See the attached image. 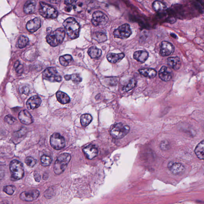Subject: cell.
Wrapping results in <instances>:
<instances>
[{
	"mask_svg": "<svg viewBox=\"0 0 204 204\" xmlns=\"http://www.w3.org/2000/svg\"><path fill=\"white\" fill-rule=\"evenodd\" d=\"M65 29L58 28L48 34L46 37L47 42L52 47H56L62 43L65 38Z\"/></svg>",
	"mask_w": 204,
	"mask_h": 204,
	"instance_id": "7a4b0ae2",
	"label": "cell"
},
{
	"mask_svg": "<svg viewBox=\"0 0 204 204\" xmlns=\"http://www.w3.org/2000/svg\"><path fill=\"white\" fill-rule=\"evenodd\" d=\"M83 151L87 158L89 159H92L95 158L98 153L97 147L94 145L92 144L86 146Z\"/></svg>",
	"mask_w": 204,
	"mask_h": 204,
	"instance_id": "9a60e30c",
	"label": "cell"
},
{
	"mask_svg": "<svg viewBox=\"0 0 204 204\" xmlns=\"http://www.w3.org/2000/svg\"><path fill=\"white\" fill-rule=\"evenodd\" d=\"M170 147V144L169 142L167 141H163L160 143V147L162 150L166 151L169 149L170 147Z\"/></svg>",
	"mask_w": 204,
	"mask_h": 204,
	"instance_id": "f35d334b",
	"label": "cell"
},
{
	"mask_svg": "<svg viewBox=\"0 0 204 204\" xmlns=\"http://www.w3.org/2000/svg\"><path fill=\"white\" fill-rule=\"evenodd\" d=\"M71 159V155L68 153H63L59 155L53 166V171L55 174L60 175L64 172Z\"/></svg>",
	"mask_w": 204,
	"mask_h": 204,
	"instance_id": "3957f363",
	"label": "cell"
},
{
	"mask_svg": "<svg viewBox=\"0 0 204 204\" xmlns=\"http://www.w3.org/2000/svg\"><path fill=\"white\" fill-rule=\"evenodd\" d=\"M175 47L172 44L167 41H162L160 46V54L163 57L170 56L174 53Z\"/></svg>",
	"mask_w": 204,
	"mask_h": 204,
	"instance_id": "8fae6325",
	"label": "cell"
},
{
	"mask_svg": "<svg viewBox=\"0 0 204 204\" xmlns=\"http://www.w3.org/2000/svg\"><path fill=\"white\" fill-rule=\"evenodd\" d=\"M29 42V40L28 37L24 36H21L19 37L18 45L20 48H25L28 45Z\"/></svg>",
	"mask_w": 204,
	"mask_h": 204,
	"instance_id": "1f68e13d",
	"label": "cell"
},
{
	"mask_svg": "<svg viewBox=\"0 0 204 204\" xmlns=\"http://www.w3.org/2000/svg\"><path fill=\"white\" fill-rule=\"evenodd\" d=\"M41 26V21L40 18H35L30 20L26 25V29L30 33H34L39 29Z\"/></svg>",
	"mask_w": 204,
	"mask_h": 204,
	"instance_id": "5bb4252c",
	"label": "cell"
},
{
	"mask_svg": "<svg viewBox=\"0 0 204 204\" xmlns=\"http://www.w3.org/2000/svg\"><path fill=\"white\" fill-rule=\"evenodd\" d=\"M194 152L197 158L203 160L204 158V140L200 142L195 147Z\"/></svg>",
	"mask_w": 204,
	"mask_h": 204,
	"instance_id": "4316f807",
	"label": "cell"
},
{
	"mask_svg": "<svg viewBox=\"0 0 204 204\" xmlns=\"http://www.w3.org/2000/svg\"><path fill=\"white\" fill-rule=\"evenodd\" d=\"M39 11L41 15L46 18H56L58 15V12L56 9L51 5L44 2H40Z\"/></svg>",
	"mask_w": 204,
	"mask_h": 204,
	"instance_id": "8992f818",
	"label": "cell"
},
{
	"mask_svg": "<svg viewBox=\"0 0 204 204\" xmlns=\"http://www.w3.org/2000/svg\"><path fill=\"white\" fill-rule=\"evenodd\" d=\"M43 77L44 80L52 82H60L62 80L61 76L53 67L46 68L43 72Z\"/></svg>",
	"mask_w": 204,
	"mask_h": 204,
	"instance_id": "52a82bcc",
	"label": "cell"
},
{
	"mask_svg": "<svg viewBox=\"0 0 204 204\" xmlns=\"http://www.w3.org/2000/svg\"><path fill=\"white\" fill-rule=\"evenodd\" d=\"M124 57V53H110L107 55V57L109 62L112 64H116L123 60Z\"/></svg>",
	"mask_w": 204,
	"mask_h": 204,
	"instance_id": "44dd1931",
	"label": "cell"
},
{
	"mask_svg": "<svg viewBox=\"0 0 204 204\" xmlns=\"http://www.w3.org/2000/svg\"><path fill=\"white\" fill-rule=\"evenodd\" d=\"M52 159L51 157L46 155H43L41 157V165L44 166H49L52 163Z\"/></svg>",
	"mask_w": 204,
	"mask_h": 204,
	"instance_id": "836d02e7",
	"label": "cell"
},
{
	"mask_svg": "<svg viewBox=\"0 0 204 204\" xmlns=\"http://www.w3.org/2000/svg\"><path fill=\"white\" fill-rule=\"evenodd\" d=\"M167 64L172 69L177 70L180 69L182 62L178 57H170L167 59Z\"/></svg>",
	"mask_w": 204,
	"mask_h": 204,
	"instance_id": "d6986e66",
	"label": "cell"
},
{
	"mask_svg": "<svg viewBox=\"0 0 204 204\" xmlns=\"http://www.w3.org/2000/svg\"><path fill=\"white\" fill-rule=\"evenodd\" d=\"M16 187L13 185H9L4 186L3 191L9 195H12L14 193Z\"/></svg>",
	"mask_w": 204,
	"mask_h": 204,
	"instance_id": "e575fe53",
	"label": "cell"
},
{
	"mask_svg": "<svg viewBox=\"0 0 204 204\" xmlns=\"http://www.w3.org/2000/svg\"><path fill=\"white\" fill-rule=\"evenodd\" d=\"M102 53L101 49L95 46L91 47L88 51V55L92 59L99 58L101 56Z\"/></svg>",
	"mask_w": 204,
	"mask_h": 204,
	"instance_id": "484cf974",
	"label": "cell"
},
{
	"mask_svg": "<svg viewBox=\"0 0 204 204\" xmlns=\"http://www.w3.org/2000/svg\"><path fill=\"white\" fill-rule=\"evenodd\" d=\"M137 84L136 80L135 79H132L130 80L129 82L127 85L124 87L123 88V90L126 92L131 90L135 88Z\"/></svg>",
	"mask_w": 204,
	"mask_h": 204,
	"instance_id": "d6a6232c",
	"label": "cell"
},
{
	"mask_svg": "<svg viewBox=\"0 0 204 204\" xmlns=\"http://www.w3.org/2000/svg\"><path fill=\"white\" fill-rule=\"evenodd\" d=\"M50 143L51 146L56 150H60L65 147V139L60 134L54 133L51 135Z\"/></svg>",
	"mask_w": 204,
	"mask_h": 204,
	"instance_id": "9c48e42d",
	"label": "cell"
},
{
	"mask_svg": "<svg viewBox=\"0 0 204 204\" xmlns=\"http://www.w3.org/2000/svg\"><path fill=\"white\" fill-rule=\"evenodd\" d=\"M159 76L161 80L164 81H168L172 77V72L170 68L163 66L159 71Z\"/></svg>",
	"mask_w": 204,
	"mask_h": 204,
	"instance_id": "2e32d148",
	"label": "cell"
},
{
	"mask_svg": "<svg viewBox=\"0 0 204 204\" xmlns=\"http://www.w3.org/2000/svg\"><path fill=\"white\" fill-rule=\"evenodd\" d=\"M139 73L145 77L152 79L157 75V72L155 70L152 68H143L139 70Z\"/></svg>",
	"mask_w": 204,
	"mask_h": 204,
	"instance_id": "7402d4cb",
	"label": "cell"
},
{
	"mask_svg": "<svg viewBox=\"0 0 204 204\" xmlns=\"http://www.w3.org/2000/svg\"><path fill=\"white\" fill-rule=\"evenodd\" d=\"M108 21V17L103 12L96 11L92 14L91 22L92 25L95 26L105 25Z\"/></svg>",
	"mask_w": 204,
	"mask_h": 204,
	"instance_id": "30bf717a",
	"label": "cell"
},
{
	"mask_svg": "<svg viewBox=\"0 0 204 204\" xmlns=\"http://www.w3.org/2000/svg\"><path fill=\"white\" fill-rule=\"evenodd\" d=\"M168 168L170 171L175 175L182 174L185 170L184 166L181 163L172 162L168 163Z\"/></svg>",
	"mask_w": 204,
	"mask_h": 204,
	"instance_id": "4fadbf2b",
	"label": "cell"
},
{
	"mask_svg": "<svg viewBox=\"0 0 204 204\" xmlns=\"http://www.w3.org/2000/svg\"><path fill=\"white\" fill-rule=\"evenodd\" d=\"M65 32L68 37L72 39L77 38L79 37L80 31V26L76 20L73 17H69L63 23Z\"/></svg>",
	"mask_w": 204,
	"mask_h": 204,
	"instance_id": "6da1fadb",
	"label": "cell"
},
{
	"mask_svg": "<svg viewBox=\"0 0 204 204\" xmlns=\"http://www.w3.org/2000/svg\"><path fill=\"white\" fill-rule=\"evenodd\" d=\"M130 128L127 125L122 123H118L112 127L110 134L115 139H121L129 132Z\"/></svg>",
	"mask_w": 204,
	"mask_h": 204,
	"instance_id": "277c9868",
	"label": "cell"
},
{
	"mask_svg": "<svg viewBox=\"0 0 204 204\" xmlns=\"http://www.w3.org/2000/svg\"><path fill=\"white\" fill-rule=\"evenodd\" d=\"M34 178L36 182H39L40 180V176L38 174H35Z\"/></svg>",
	"mask_w": 204,
	"mask_h": 204,
	"instance_id": "7bdbcfd3",
	"label": "cell"
},
{
	"mask_svg": "<svg viewBox=\"0 0 204 204\" xmlns=\"http://www.w3.org/2000/svg\"><path fill=\"white\" fill-rule=\"evenodd\" d=\"M73 61V57L71 55L69 54L64 55L59 57V61L60 64L64 67L67 66Z\"/></svg>",
	"mask_w": 204,
	"mask_h": 204,
	"instance_id": "83f0119b",
	"label": "cell"
},
{
	"mask_svg": "<svg viewBox=\"0 0 204 204\" xmlns=\"http://www.w3.org/2000/svg\"><path fill=\"white\" fill-rule=\"evenodd\" d=\"M9 167L12 178L16 180L21 179L24 177L25 171L23 166L21 162L16 159L12 161Z\"/></svg>",
	"mask_w": 204,
	"mask_h": 204,
	"instance_id": "5b68a950",
	"label": "cell"
},
{
	"mask_svg": "<svg viewBox=\"0 0 204 204\" xmlns=\"http://www.w3.org/2000/svg\"><path fill=\"white\" fill-rule=\"evenodd\" d=\"M41 103L39 96L35 95L30 97L26 102V106L29 110L36 109L40 107Z\"/></svg>",
	"mask_w": 204,
	"mask_h": 204,
	"instance_id": "ac0fdd59",
	"label": "cell"
},
{
	"mask_svg": "<svg viewBox=\"0 0 204 204\" xmlns=\"http://www.w3.org/2000/svg\"><path fill=\"white\" fill-rule=\"evenodd\" d=\"M36 2L35 1H28L24 5V11L27 14H31L35 10Z\"/></svg>",
	"mask_w": 204,
	"mask_h": 204,
	"instance_id": "603a6c76",
	"label": "cell"
},
{
	"mask_svg": "<svg viewBox=\"0 0 204 204\" xmlns=\"http://www.w3.org/2000/svg\"><path fill=\"white\" fill-rule=\"evenodd\" d=\"M132 33L129 25L125 24L119 27L114 31V36L116 38L124 39L130 37Z\"/></svg>",
	"mask_w": 204,
	"mask_h": 204,
	"instance_id": "ba28073f",
	"label": "cell"
},
{
	"mask_svg": "<svg viewBox=\"0 0 204 204\" xmlns=\"http://www.w3.org/2000/svg\"><path fill=\"white\" fill-rule=\"evenodd\" d=\"M37 161L31 157H28L25 159L26 164L30 167H33L37 163Z\"/></svg>",
	"mask_w": 204,
	"mask_h": 204,
	"instance_id": "d590c367",
	"label": "cell"
},
{
	"mask_svg": "<svg viewBox=\"0 0 204 204\" xmlns=\"http://www.w3.org/2000/svg\"><path fill=\"white\" fill-rule=\"evenodd\" d=\"M14 68L17 73H21L23 72V65L21 64L19 61H17L15 63Z\"/></svg>",
	"mask_w": 204,
	"mask_h": 204,
	"instance_id": "8d00e7d4",
	"label": "cell"
},
{
	"mask_svg": "<svg viewBox=\"0 0 204 204\" xmlns=\"http://www.w3.org/2000/svg\"><path fill=\"white\" fill-rule=\"evenodd\" d=\"M64 78L66 80H72L76 84H79L81 82L82 78L78 74H73L72 75H67L64 76Z\"/></svg>",
	"mask_w": 204,
	"mask_h": 204,
	"instance_id": "4dcf8cb0",
	"label": "cell"
},
{
	"mask_svg": "<svg viewBox=\"0 0 204 204\" xmlns=\"http://www.w3.org/2000/svg\"><path fill=\"white\" fill-rule=\"evenodd\" d=\"M72 10V8L70 6H67L65 8V11L67 12H70Z\"/></svg>",
	"mask_w": 204,
	"mask_h": 204,
	"instance_id": "ee69618b",
	"label": "cell"
},
{
	"mask_svg": "<svg viewBox=\"0 0 204 204\" xmlns=\"http://www.w3.org/2000/svg\"><path fill=\"white\" fill-rule=\"evenodd\" d=\"M22 93L25 94V95L29 93V88L26 87H24L22 88Z\"/></svg>",
	"mask_w": 204,
	"mask_h": 204,
	"instance_id": "60d3db41",
	"label": "cell"
},
{
	"mask_svg": "<svg viewBox=\"0 0 204 204\" xmlns=\"http://www.w3.org/2000/svg\"><path fill=\"white\" fill-rule=\"evenodd\" d=\"M152 8L154 11L158 13L164 12L167 9L166 4L162 1H155L153 2Z\"/></svg>",
	"mask_w": 204,
	"mask_h": 204,
	"instance_id": "cb8c5ba5",
	"label": "cell"
},
{
	"mask_svg": "<svg viewBox=\"0 0 204 204\" xmlns=\"http://www.w3.org/2000/svg\"><path fill=\"white\" fill-rule=\"evenodd\" d=\"M76 1H65V3L68 6H69V5H73V4L76 3Z\"/></svg>",
	"mask_w": 204,
	"mask_h": 204,
	"instance_id": "b9f144b4",
	"label": "cell"
},
{
	"mask_svg": "<svg viewBox=\"0 0 204 204\" xmlns=\"http://www.w3.org/2000/svg\"><path fill=\"white\" fill-rule=\"evenodd\" d=\"M5 120L8 124H13L16 121L15 119L10 115H8L5 116Z\"/></svg>",
	"mask_w": 204,
	"mask_h": 204,
	"instance_id": "74e56055",
	"label": "cell"
},
{
	"mask_svg": "<svg viewBox=\"0 0 204 204\" xmlns=\"http://www.w3.org/2000/svg\"><path fill=\"white\" fill-rule=\"evenodd\" d=\"M44 196L46 197V198H50V197L53 196V192L52 190L49 189L45 191L44 193Z\"/></svg>",
	"mask_w": 204,
	"mask_h": 204,
	"instance_id": "ab89813d",
	"label": "cell"
},
{
	"mask_svg": "<svg viewBox=\"0 0 204 204\" xmlns=\"http://www.w3.org/2000/svg\"><path fill=\"white\" fill-rule=\"evenodd\" d=\"M40 195L38 190H34L29 191H24L21 193L20 198L22 200L25 201H32L37 199Z\"/></svg>",
	"mask_w": 204,
	"mask_h": 204,
	"instance_id": "7c38bea8",
	"label": "cell"
},
{
	"mask_svg": "<svg viewBox=\"0 0 204 204\" xmlns=\"http://www.w3.org/2000/svg\"><path fill=\"white\" fill-rule=\"evenodd\" d=\"M18 119L22 124L29 125L33 123V117L27 110L21 111L18 115Z\"/></svg>",
	"mask_w": 204,
	"mask_h": 204,
	"instance_id": "e0dca14e",
	"label": "cell"
},
{
	"mask_svg": "<svg viewBox=\"0 0 204 204\" xmlns=\"http://www.w3.org/2000/svg\"><path fill=\"white\" fill-rule=\"evenodd\" d=\"M93 39L98 42H104L107 39V37L106 33L103 32H95L93 33Z\"/></svg>",
	"mask_w": 204,
	"mask_h": 204,
	"instance_id": "f546056e",
	"label": "cell"
},
{
	"mask_svg": "<svg viewBox=\"0 0 204 204\" xmlns=\"http://www.w3.org/2000/svg\"><path fill=\"white\" fill-rule=\"evenodd\" d=\"M92 120V116L90 114H84L80 116V123L82 126L86 127L90 124Z\"/></svg>",
	"mask_w": 204,
	"mask_h": 204,
	"instance_id": "f1b7e54d",
	"label": "cell"
},
{
	"mask_svg": "<svg viewBox=\"0 0 204 204\" xmlns=\"http://www.w3.org/2000/svg\"><path fill=\"white\" fill-rule=\"evenodd\" d=\"M149 57L148 52L145 51L140 50L134 52V58L139 62L143 63L145 62Z\"/></svg>",
	"mask_w": 204,
	"mask_h": 204,
	"instance_id": "ffe728a7",
	"label": "cell"
},
{
	"mask_svg": "<svg viewBox=\"0 0 204 204\" xmlns=\"http://www.w3.org/2000/svg\"><path fill=\"white\" fill-rule=\"evenodd\" d=\"M58 101L62 104H68L70 101V99L67 94L61 91H57L56 94Z\"/></svg>",
	"mask_w": 204,
	"mask_h": 204,
	"instance_id": "d4e9b609",
	"label": "cell"
}]
</instances>
